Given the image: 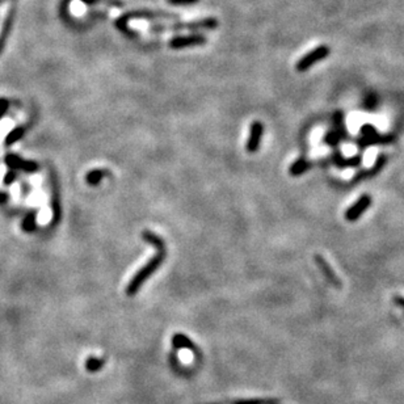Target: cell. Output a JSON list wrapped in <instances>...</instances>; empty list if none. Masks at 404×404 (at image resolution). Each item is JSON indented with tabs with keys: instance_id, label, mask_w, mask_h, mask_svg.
<instances>
[{
	"instance_id": "obj_1",
	"label": "cell",
	"mask_w": 404,
	"mask_h": 404,
	"mask_svg": "<svg viewBox=\"0 0 404 404\" xmlns=\"http://www.w3.org/2000/svg\"><path fill=\"white\" fill-rule=\"evenodd\" d=\"M164 257H166V251H158V254L146 265L142 266L141 269L135 273L134 277L130 279L128 286H126V294L132 297L135 293H138V290L143 285L144 281L150 278L151 274H153V273L159 269V266L163 263Z\"/></svg>"
},
{
	"instance_id": "obj_2",
	"label": "cell",
	"mask_w": 404,
	"mask_h": 404,
	"mask_svg": "<svg viewBox=\"0 0 404 404\" xmlns=\"http://www.w3.org/2000/svg\"><path fill=\"white\" fill-rule=\"evenodd\" d=\"M328 54H329V47L323 46V45L322 46L315 47L314 50H311L310 53H307L306 55H303L301 59L298 60L297 70L299 72L307 71V70L311 69L315 63L320 62V60H323L324 58H327Z\"/></svg>"
},
{
	"instance_id": "obj_3",
	"label": "cell",
	"mask_w": 404,
	"mask_h": 404,
	"mask_svg": "<svg viewBox=\"0 0 404 404\" xmlns=\"http://www.w3.org/2000/svg\"><path fill=\"white\" fill-rule=\"evenodd\" d=\"M371 206V196L362 195L349 209L345 211V220L348 222H356L360 220L362 214Z\"/></svg>"
},
{
	"instance_id": "obj_4",
	"label": "cell",
	"mask_w": 404,
	"mask_h": 404,
	"mask_svg": "<svg viewBox=\"0 0 404 404\" xmlns=\"http://www.w3.org/2000/svg\"><path fill=\"white\" fill-rule=\"evenodd\" d=\"M314 260H315V263H317L318 268L320 269V272L323 273V276L326 277L327 281L331 284L332 286H335V288L340 289L343 286L341 281L338 279V277L336 276V273L333 272L332 268L329 266L328 261L324 259V257L322 256V255H315V257H314Z\"/></svg>"
},
{
	"instance_id": "obj_5",
	"label": "cell",
	"mask_w": 404,
	"mask_h": 404,
	"mask_svg": "<svg viewBox=\"0 0 404 404\" xmlns=\"http://www.w3.org/2000/svg\"><path fill=\"white\" fill-rule=\"evenodd\" d=\"M206 42V38L201 35H193V36H180V37H175L171 40L169 46L172 49H184V47H191V46H198Z\"/></svg>"
},
{
	"instance_id": "obj_6",
	"label": "cell",
	"mask_w": 404,
	"mask_h": 404,
	"mask_svg": "<svg viewBox=\"0 0 404 404\" xmlns=\"http://www.w3.org/2000/svg\"><path fill=\"white\" fill-rule=\"evenodd\" d=\"M263 132H264L263 123L259 122V121H255V122H252L251 129H250V137H248V141H247L248 152L252 153V152H256V151L259 150Z\"/></svg>"
},
{
	"instance_id": "obj_7",
	"label": "cell",
	"mask_w": 404,
	"mask_h": 404,
	"mask_svg": "<svg viewBox=\"0 0 404 404\" xmlns=\"http://www.w3.org/2000/svg\"><path fill=\"white\" fill-rule=\"evenodd\" d=\"M11 6L7 4L3 7V10H0V49L3 47L4 40L7 37V32L10 28V21H11Z\"/></svg>"
},
{
	"instance_id": "obj_8",
	"label": "cell",
	"mask_w": 404,
	"mask_h": 404,
	"mask_svg": "<svg viewBox=\"0 0 404 404\" xmlns=\"http://www.w3.org/2000/svg\"><path fill=\"white\" fill-rule=\"evenodd\" d=\"M172 345L176 349H189V351L195 352L196 345L192 343L188 336L182 335V333H176L172 337Z\"/></svg>"
},
{
	"instance_id": "obj_9",
	"label": "cell",
	"mask_w": 404,
	"mask_h": 404,
	"mask_svg": "<svg viewBox=\"0 0 404 404\" xmlns=\"http://www.w3.org/2000/svg\"><path fill=\"white\" fill-rule=\"evenodd\" d=\"M142 239H143L146 243L151 244L152 247H155L158 251H166V247H164V241L163 239L158 236L157 234H153L152 231H143L142 232Z\"/></svg>"
},
{
	"instance_id": "obj_10",
	"label": "cell",
	"mask_w": 404,
	"mask_h": 404,
	"mask_svg": "<svg viewBox=\"0 0 404 404\" xmlns=\"http://www.w3.org/2000/svg\"><path fill=\"white\" fill-rule=\"evenodd\" d=\"M310 167H311L310 162L306 159H303V158H301V159L295 160L294 163L290 166V168H289V172H290V175L292 176H301V175H303L304 172H307V171L310 169Z\"/></svg>"
},
{
	"instance_id": "obj_11",
	"label": "cell",
	"mask_w": 404,
	"mask_h": 404,
	"mask_svg": "<svg viewBox=\"0 0 404 404\" xmlns=\"http://www.w3.org/2000/svg\"><path fill=\"white\" fill-rule=\"evenodd\" d=\"M25 126H17V128H15L12 130V132L8 133V135L6 137V141H4V144H6L7 147H10V146H12L13 143H16L17 141H20V139L24 137V134H25Z\"/></svg>"
},
{
	"instance_id": "obj_12",
	"label": "cell",
	"mask_w": 404,
	"mask_h": 404,
	"mask_svg": "<svg viewBox=\"0 0 404 404\" xmlns=\"http://www.w3.org/2000/svg\"><path fill=\"white\" fill-rule=\"evenodd\" d=\"M104 365H105V361H104L103 358L91 356V357L87 358L84 366L85 369H87V371H89V373H98V371H100V370L103 369Z\"/></svg>"
},
{
	"instance_id": "obj_13",
	"label": "cell",
	"mask_w": 404,
	"mask_h": 404,
	"mask_svg": "<svg viewBox=\"0 0 404 404\" xmlns=\"http://www.w3.org/2000/svg\"><path fill=\"white\" fill-rule=\"evenodd\" d=\"M107 175V172L104 169H92L91 172H88L87 176H85V180L89 185L92 187H96V185L100 184V181L103 180L104 176Z\"/></svg>"
},
{
	"instance_id": "obj_14",
	"label": "cell",
	"mask_w": 404,
	"mask_h": 404,
	"mask_svg": "<svg viewBox=\"0 0 404 404\" xmlns=\"http://www.w3.org/2000/svg\"><path fill=\"white\" fill-rule=\"evenodd\" d=\"M392 142L391 137H381L379 134L373 135V137H365V139L360 141V146L361 147H366V146H370V144H376V143H390Z\"/></svg>"
},
{
	"instance_id": "obj_15",
	"label": "cell",
	"mask_w": 404,
	"mask_h": 404,
	"mask_svg": "<svg viewBox=\"0 0 404 404\" xmlns=\"http://www.w3.org/2000/svg\"><path fill=\"white\" fill-rule=\"evenodd\" d=\"M36 218H37V215H36V213H33V211H30V213L26 214V215L24 216V220H22V223H21L22 230H24L25 232L35 231L36 227H37Z\"/></svg>"
},
{
	"instance_id": "obj_16",
	"label": "cell",
	"mask_w": 404,
	"mask_h": 404,
	"mask_svg": "<svg viewBox=\"0 0 404 404\" xmlns=\"http://www.w3.org/2000/svg\"><path fill=\"white\" fill-rule=\"evenodd\" d=\"M4 160H6L7 166L10 167V169H13V171H20L22 166V162H24V159H21V158L15 155V153L7 155Z\"/></svg>"
},
{
	"instance_id": "obj_17",
	"label": "cell",
	"mask_w": 404,
	"mask_h": 404,
	"mask_svg": "<svg viewBox=\"0 0 404 404\" xmlns=\"http://www.w3.org/2000/svg\"><path fill=\"white\" fill-rule=\"evenodd\" d=\"M335 163L340 167H354V166H360L361 163V158H353V159H344V158H336Z\"/></svg>"
},
{
	"instance_id": "obj_18",
	"label": "cell",
	"mask_w": 404,
	"mask_h": 404,
	"mask_svg": "<svg viewBox=\"0 0 404 404\" xmlns=\"http://www.w3.org/2000/svg\"><path fill=\"white\" fill-rule=\"evenodd\" d=\"M20 171H24L26 173H35L38 171V164L36 162H30V160H24Z\"/></svg>"
},
{
	"instance_id": "obj_19",
	"label": "cell",
	"mask_w": 404,
	"mask_h": 404,
	"mask_svg": "<svg viewBox=\"0 0 404 404\" xmlns=\"http://www.w3.org/2000/svg\"><path fill=\"white\" fill-rule=\"evenodd\" d=\"M361 134L363 137H373V135L378 134V132H377V129L373 125H363L361 128Z\"/></svg>"
},
{
	"instance_id": "obj_20",
	"label": "cell",
	"mask_w": 404,
	"mask_h": 404,
	"mask_svg": "<svg viewBox=\"0 0 404 404\" xmlns=\"http://www.w3.org/2000/svg\"><path fill=\"white\" fill-rule=\"evenodd\" d=\"M234 404H274V401L265 399H248V400H238Z\"/></svg>"
},
{
	"instance_id": "obj_21",
	"label": "cell",
	"mask_w": 404,
	"mask_h": 404,
	"mask_svg": "<svg viewBox=\"0 0 404 404\" xmlns=\"http://www.w3.org/2000/svg\"><path fill=\"white\" fill-rule=\"evenodd\" d=\"M16 179H17V172L13 171V169H10V171L7 172V175L4 176V184L6 185L13 184Z\"/></svg>"
},
{
	"instance_id": "obj_22",
	"label": "cell",
	"mask_w": 404,
	"mask_h": 404,
	"mask_svg": "<svg viewBox=\"0 0 404 404\" xmlns=\"http://www.w3.org/2000/svg\"><path fill=\"white\" fill-rule=\"evenodd\" d=\"M172 6H191V4L197 3L198 0H167Z\"/></svg>"
},
{
	"instance_id": "obj_23",
	"label": "cell",
	"mask_w": 404,
	"mask_h": 404,
	"mask_svg": "<svg viewBox=\"0 0 404 404\" xmlns=\"http://www.w3.org/2000/svg\"><path fill=\"white\" fill-rule=\"evenodd\" d=\"M8 108H10V101L4 98H0V118L6 114Z\"/></svg>"
},
{
	"instance_id": "obj_24",
	"label": "cell",
	"mask_w": 404,
	"mask_h": 404,
	"mask_svg": "<svg viewBox=\"0 0 404 404\" xmlns=\"http://www.w3.org/2000/svg\"><path fill=\"white\" fill-rule=\"evenodd\" d=\"M394 302H395V304H398L400 308H403L404 310V297H400V295H395Z\"/></svg>"
},
{
	"instance_id": "obj_25",
	"label": "cell",
	"mask_w": 404,
	"mask_h": 404,
	"mask_svg": "<svg viewBox=\"0 0 404 404\" xmlns=\"http://www.w3.org/2000/svg\"><path fill=\"white\" fill-rule=\"evenodd\" d=\"M8 198H10V196L7 195V193H4V192H0V205H4L8 202Z\"/></svg>"
}]
</instances>
